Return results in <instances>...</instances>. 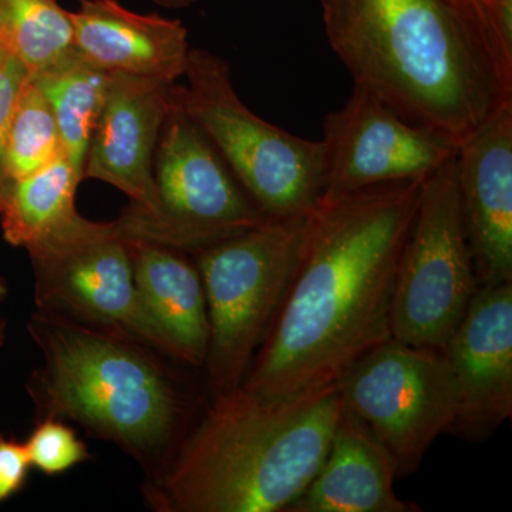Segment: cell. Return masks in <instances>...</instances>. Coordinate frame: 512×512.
Wrapping results in <instances>:
<instances>
[{
	"instance_id": "obj_1",
	"label": "cell",
	"mask_w": 512,
	"mask_h": 512,
	"mask_svg": "<svg viewBox=\"0 0 512 512\" xmlns=\"http://www.w3.org/2000/svg\"><path fill=\"white\" fill-rule=\"evenodd\" d=\"M420 187L323 195L309 214L291 285L241 384L274 397L323 389L392 338L394 281Z\"/></svg>"
},
{
	"instance_id": "obj_2",
	"label": "cell",
	"mask_w": 512,
	"mask_h": 512,
	"mask_svg": "<svg viewBox=\"0 0 512 512\" xmlns=\"http://www.w3.org/2000/svg\"><path fill=\"white\" fill-rule=\"evenodd\" d=\"M338 384L274 397L239 384L214 403L146 497L163 512H284L328 456L345 412Z\"/></svg>"
},
{
	"instance_id": "obj_3",
	"label": "cell",
	"mask_w": 512,
	"mask_h": 512,
	"mask_svg": "<svg viewBox=\"0 0 512 512\" xmlns=\"http://www.w3.org/2000/svg\"><path fill=\"white\" fill-rule=\"evenodd\" d=\"M326 37L356 87L404 119L463 140L512 89L451 0H320Z\"/></svg>"
},
{
	"instance_id": "obj_4",
	"label": "cell",
	"mask_w": 512,
	"mask_h": 512,
	"mask_svg": "<svg viewBox=\"0 0 512 512\" xmlns=\"http://www.w3.org/2000/svg\"><path fill=\"white\" fill-rule=\"evenodd\" d=\"M29 329L43 353L30 382L43 416L76 421L141 460L170 446L183 403L136 340L40 311Z\"/></svg>"
},
{
	"instance_id": "obj_5",
	"label": "cell",
	"mask_w": 512,
	"mask_h": 512,
	"mask_svg": "<svg viewBox=\"0 0 512 512\" xmlns=\"http://www.w3.org/2000/svg\"><path fill=\"white\" fill-rule=\"evenodd\" d=\"M175 83L181 109L211 141L231 173L266 217L286 218L315 210L326 191V151L322 140H308L276 127L245 106L222 57L191 49Z\"/></svg>"
},
{
	"instance_id": "obj_6",
	"label": "cell",
	"mask_w": 512,
	"mask_h": 512,
	"mask_svg": "<svg viewBox=\"0 0 512 512\" xmlns=\"http://www.w3.org/2000/svg\"><path fill=\"white\" fill-rule=\"evenodd\" d=\"M309 214L268 217L244 234L197 252L210 320L205 365L214 396L244 382L256 346L291 285Z\"/></svg>"
},
{
	"instance_id": "obj_7",
	"label": "cell",
	"mask_w": 512,
	"mask_h": 512,
	"mask_svg": "<svg viewBox=\"0 0 512 512\" xmlns=\"http://www.w3.org/2000/svg\"><path fill=\"white\" fill-rule=\"evenodd\" d=\"M154 184V214L126 210L117 220L131 241L197 254L268 218L175 96L158 141Z\"/></svg>"
},
{
	"instance_id": "obj_8",
	"label": "cell",
	"mask_w": 512,
	"mask_h": 512,
	"mask_svg": "<svg viewBox=\"0 0 512 512\" xmlns=\"http://www.w3.org/2000/svg\"><path fill=\"white\" fill-rule=\"evenodd\" d=\"M478 288L454 157L421 183L394 281L392 338L417 348H443Z\"/></svg>"
},
{
	"instance_id": "obj_9",
	"label": "cell",
	"mask_w": 512,
	"mask_h": 512,
	"mask_svg": "<svg viewBox=\"0 0 512 512\" xmlns=\"http://www.w3.org/2000/svg\"><path fill=\"white\" fill-rule=\"evenodd\" d=\"M28 252L40 312L120 333L173 356L141 302L133 241L119 222H94L80 215Z\"/></svg>"
},
{
	"instance_id": "obj_10",
	"label": "cell",
	"mask_w": 512,
	"mask_h": 512,
	"mask_svg": "<svg viewBox=\"0 0 512 512\" xmlns=\"http://www.w3.org/2000/svg\"><path fill=\"white\" fill-rule=\"evenodd\" d=\"M338 387L346 407L389 451L397 478L416 473L456 421V390L440 349L390 338L360 357Z\"/></svg>"
},
{
	"instance_id": "obj_11",
	"label": "cell",
	"mask_w": 512,
	"mask_h": 512,
	"mask_svg": "<svg viewBox=\"0 0 512 512\" xmlns=\"http://www.w3.org/2000/svg\"><path fill=\"white\" fill-rule=\"evenodd\" d=\"M325 194H349L400 183H423L456 157L457 141L404 119L375 94L356 87L323 120Z\"/></svg>"
},
{
	"instance_id": "obj_12",
	"label": "cell",
	"mask_w": 512,
	"mask_h": 512,
	"mask_svg": "<svg viewBox=\"0 0 512 512\" xmlns=\"http://www.w3.org/2000/svg\"><path fill=\"white\" fill-rule=\"evenodd\" d=\"M440 350L457 397L450 433L487 440L512 416V282L480 286Z\"/></svg>"
},
{
	"instance_id": "obj_13",
	"label": "cell",
	"mask_w": 512,
	"mask_h": 512,
	"mask_svg": "<svg viewBox=\"0 0 512 512\" xmlns=\"http://www.w3.org/2000/svg\"><path fill=\"white\" fill-rule=\"evenodd\" d=\"M109 93L84 160L83 178L99 180L130 198L127 210H157L154 158L165 119L174 103V84L110 73Z\"/></svg>"
},
{
	"instance_id": "obj_14",
	"label": "cell",
	"mask_w": 512,
	"mask_h": 512,
	"mask_svg": "<svg viewBox=\"0 0 512 512\" xmlns=\"http://www.w3.org/2000/svg\"><path fill=\"white\" fill-rule=\"evenodd\" d=\"M456 173L478 284L512 282V100L458 141Z\"/></svg>"
},
{
	"instance_id": "obj_15",
	"label": "cell",
	"mask_w": 512,
	"mask_h": 512,
	"mask_svg": "<svg viewBox=\"0 0 512 512\" xmlns=\"http://www.w3.org/2000/svg\"><path fill=\"white\" fill-rule=\"evenodd\" d=\"M70 19L74 50L104 72L167 83L184 77L191 47L180 20L133 12L117 0H80Z\"/></svg>"
},
{
	"instance_id": "obj_16",
	"label": "cell",
	"mask_w": 512,
	"mask_h": 512,
	"mask_svg": "<svg viewBox=\"0 0 512 512\" xmlns=\"http://www.w3.org/2000/svg\"><path fill=\"white\" fill-rule=\"evenodd\" d=\"M396 478V464L389 451L345 407L328 456L286 512L420 511L394 493Z\"/></svg>"
},
{
	"instance_id": "obj_17",
	"label": "cell",
	"mask_w": 512,
	"mask_h": 512,
	"mask_svg": "<svg viewBox=\"0 0 512 512\" xmlns=\"http://www.w3.org/2000/svg\"><path fill=\"white\" fill-rule=\"evenodd\" d=\"M178 249L133 241L134 281L144 308L173 350L188 365H204L210 320L197 266Z\"/></svg>"
},
{
	"instance_id": "obj_18",
	"label": "cell",
	"mask_w": 512,
	"mask_h": 512,
	"mask_svg": "<svg viewBox=\"0 0 512 512\" xmlns=\"http://www.w3.org/2000/svg\"><path fill=\"white\" fill-rule=\"evenodd\" d=\"M83 174L62 153L28 177L10 183L3 198V237L26 251L37 247L80 217L76 210L77 187Z\"/></svg>"
},
{
	"instance_id": "obj_19",
	"label": "cell",
	"mask_w": 512,
	"mask_h": 512,
	"mask_svg": "<svg viewBox=\"0 0 512 512\" xmlns=\"http://www.w3.org/2000/svg\"><path fill=\"white\" fill-rule=\"evenodd\" d=\"M30 76L52 107L63 153L83 174L87 148L109 93L111 74L84 59L73 47L55 64Z\"/></svg>"
},
{
	"instance_id": "obj_20",
	"label": "cell",
	"mask_w": 512,
	"mask_h": 512,
	"mask_svg": "<svg viewBox=\"0 0 512 512\" xmlns=\"http://www.w3.org/2000/svg\"><path fill=\"white\" fill-rule=\"evenodd\" d=\"M0 49L42 72L73 50L70 12L56 0H0Z\"/></svg>"
},
{
	"instance_id": "obj_21",
	"label": "cell",
	"mask_w": 512,
	"mask_h": 512,
	"mask_svg": "<svg viewBox=\"0 0 512 512\" xmlns=\"http://www.w3.org/2000/svg\"><path fill=\"white\" fill-rule=\"evenodd\" d=\"M63 153L52 107L33 77L26 76L6 134L3 174L13 183L28 177Z\"/></svg>"
},
{
	"instance_id": "obj_22",
	"label": "cell",
	"mask_w": 512,
	"mask_h": 512,
	"mask_svg": "<svg viewBox=\"0 0 512 512\" xmlns=\"http://www.w3.org/2000/svg\"><path fill=\"white\" fill-rule=\"evenodd\" d=\"M30 466L47 476L66 473L89 458L86 444L62 420L45 417L25 443Z\"/></svg>"
},
{
	"instance_id": "obj_23",
	"label": "cell",
	"mask_w": 512,
	"mask_h": 512,
	"mask_svg": "<svg viewBox=\"0 0 512 512\" xmlns=\"http://www.w3.org/2000/svg\"><path fill=\"white\" fill-rule=\"evenodd\" d=\"M26 76H28V70L25 66L8 52L0 49V207L9 188V183L3 174L6 134H8L10 117L18 100L20 87L25 82Z\"/></svg>"
},
{
	"instance_id": "obj_24",
	"label": "cell",
	"mask_w": 512,
	"mask_h": 512,
	"mask_svg": "<svg viewBox=\"0 0 512 512\" xmlns=\"http://www.w3.org/2000/svg\"><path fill=\"white\" fill-rule=\"evenodd\" d=\"M30 467L25 443L0 433V503L22 490Z\"/></svg>"
},
{
	"instance_id": "obj_25",
	"label": "cell",
	"mask_w": 512,
	"mask_h": 512,
	"mask_svg": "<svg viewBox=\"0 0 512 512\" xmlns=\"http://www.w3.org/2000/svg\"><path fill=\"white\" fill-rule=\"evenodd\" d=\"M451 2L473 22L481 35V26H483L485 16L488 15L497 0H451Z\"/></svg>"
},
{
	"instance_id": "obj_26",
	"label": "cell",
	"mask_w": 512,
	"mask_h": 512,
	"mask_svg": "<svg viewBox=\"0 0 512 512\" xmlns=\"http://www.w3.org/2000/svg\"><path fill=\"white\" fill-rule=\"evenodd\" d=\"M157 5L164 6V8L168 9H180L187 8V6L192 5L195 0H153Z\"/></svg>"
},
{
	"instance_id": "obj_27",
	"label": "cell",
	"mask_w": 512,
	"mask_h": 512,
	"mask_svg": "<svg viewBox=\"0 0 512 512\" xmlns=\"http://www.w3.org/2000/svg\"><path fill=\"white\" fill-rule=\"evenodd\" d=\"M5 335H6V323L0 322V346H2V343L5 342Z\"/></svg>"
},
{
	"instance_id": "obj_28",
	"label": "cell",
	"mask_w": 512,
	"mask_h": 512,
	"mask_svg": "<svg viewBox=\"0 0 512 512\" xmlns=\"http://www.w3.org/2000/svg\"><path fill=\"white\" fill-rule=\"evenodd\" d=\"M6 291H8V289H6L5 282H3L2 278H0V302H2V299L5 298Z\"/></svg>"
}]
</instances>
